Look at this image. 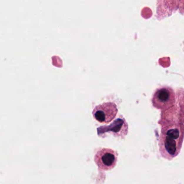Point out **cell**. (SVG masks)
I'll use <instances>...</instances> for the list:
<instances>
[{
    "label": "cell",
    "mask_w": 184,
    "mask_h": 184,
    "mask_svg": "<svg viewBox=\"0 0 184 184\" xmlns=\"http://www.w3.org/2000/svg\"><path fill=\"white\" fill-rule=\"evenodd\" d=\"M184 137V128L177 124L168 125L161 130L159 146L161 155L169 160L180 151Z\"/></svg>",
    "instance_id": "6da1fadb"
},
{
    "label": "cell",
    "mask_w": 184,
    "mask_h": 184,
    "mask_svg": "<svg viewBox=\"0 0 184 184\" xmlns=\"http://www.w3.org/2000/svg\"><path fill=\"white\" fill-rule=\"evenodd\" d=\"M118 109L115 103L107 102L97 106L92 115L96 121L101 123H108L115 118Z\"/></svg>",
    "instance_id": "277c9868"
},
{
    "label": "cell",
    "mask_w": 184,
    "mask_h": 184,
    "mask_svg": "<svg viewBox=\"0 0 184 184\" xmlns=\"http://www.w3.org/2000/svg\"><path fill=\"white\" fill-rule=\"evenodd\" d=\"M117 153L110 148L99 149L95 155V161L102 170H111L115 167L117 161Z\"/></svg>",
    "instance_id": "3957f363"
},
{
    "label": "cell",
    "mask_w": 184,
    "mask_h": 184,
    "mask_svg": "<svg viewBox=\"0 0 184 184\" xmlns=\"http://www.w3.org/2000/svg\"><path fill=\"white\" fill-rule=\"evenodd\" d=\"M152 102L155 108L163 110L169 108L175 104V92L170 87H161L155 91Z\"/></svg>",
    "instance_id": "7a4b0ae2"
}]
</instances>
